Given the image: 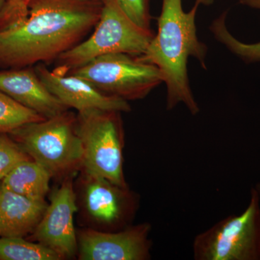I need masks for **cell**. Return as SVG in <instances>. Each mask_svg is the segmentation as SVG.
Returning a JSON list of instances; mask_svg holds the SVG:
<instances>
[{"instance_id": "1", "label": "cell", "mask_w": 260, "mask_h": 260, "mask_svg": "<svg viewBox=\"0 0 260 260\" xmlns=\"http://www.w3.org/2000/svg\"><path fill=\"white\" fill-rule=\"evenodd\" d=\"M101 0H32L23 21L0 30V68L57 59L96 25Z\"/></svg>"}, {"instance_id": "2", "label": "cell", "mask_w": 260, "mask_h": 260, "mask_svg": "<svg viewBox=\"0 0 260 260\" xmlns=\"http://www.w3.org/2000/svg\"><path fill=\"white\" fill-rule=\"evenodd\" d=\"M212 2L196 0L192 9L185 13L181 0H162L158 32L145 52L138 56L140 61L155 65L161 73L167 85L168 110L182 104L192 115L200 112L188 79L187 61L192 56L206 68L208 49L198 39L195 18L200 5H209Z\"/></svg>"}, {"instance_id": "3", "label": "cell", "mask_w": 260, "mask_h": 260, "mask_svg": "<svg viewBox=\"0 0 260 260\" xmlns=\"http://www.w3.org/2000/svg\"><path fill=\"white\" fill-rule=\"evenodd\" d=\"M8 135L52 177L73 176L83 168V147L73 113L25 124Z\"/></svg>"}, {"instance_id": "4", "label": "cell", "mask_w": 260, "mask_h": 260, "mask_svg": "<svg viewBox=\"0 0 260 260\" xmlns=\"http://www.w3.org/2000/svg\"><path fill=\"white\" fill-rule=\"evenodd\" d=\"M101 1L102 13L93 34L56 59L58 66L55 69L63 74L107 54L142 55L153 39L152 30L135 23L121 9L117 0Z\"/></svg>"}, {"instance_id": "5", "label": "cell", "mask_w": 260, "mask_h": 260, "mask_svg": "<svg viewBox=\"0 0 260 260\" xmlns=\"http://www.w3.org/2000/svg\"><path fill=\"white\" fill-rule=\"evenodd\" d=\"M77 131L83 147V172L128 187L123 169L124 133L121 112L90 110L78 113Z\"/></svg>"}, {"instance_id": "6", "label": "cell", "mask_w": 260, "mask_h": 260, "mask_svg": "<svg viewBox=\"0 0 260 260\" xmlns=\"http://www.w3.org/2000/svg\"><path fill=\"white\" fill-rule=\"evenodd\" d=\"M195 260H260V200L254 187L246 209L194 237Z\"/></svg>"}, {"instance_id": "7", "label": "cell", "mask_w": 260, "mask_h": 260, "mask_svg": "<svg viewBox=\"0 0 260 260\" xmlns=\"http://www.w3.org/2000/svg\"><path fill=\"white\" fill-rule=\"evenodd\" d=\"M69 73L87 80L103 93L126 102L144 99L164 83L155 65L123 53L99 56Z\"/></svg>"}, {"instance_id": "8", "label": "cell", "mask_w": 260, "mask_h": 260, "mask_svg": "<svg viewBox=\"0 0 260 260\" xmlns=\"http://www.w3.org/2000/svg\"><path fill=\"white\" fill-rule=\"evenodd\" d=\"M82 188V204L92 222L105 232H116L132 225L139 198L129 187L83 172Z\"/></svg>"}, {"instance_id": "9", "label": "cell", "mask_w": 260, "mask_h": 260, "mask_svg": "<svg viewBox=\"0 0 260 260\" xmlns=\"http://www.w3.org/2000/svg\"><path fill=\"white\" fill-rule=\"evenodd\" d=\"M150 223L130 225L116 232L85 229L77 233L80 260H148L153 242Z\"/></svg>"}, {"instance_id": "10", "label": "cell", "mask_w": 260, "mask_h": 260, "mask_svg": "<svg viewBox=\"0 0 260 260\" xmlns=\"http://www.w3.org/2000/svg\"><path fill=\"white\" fill-rule=\"evenodd\" d=\"M73 177L64 178L61 186L53 192L50 204L30 237L54 251L61 259H70L78 254L74 225L78 206Z\"/></svg>"}, {"instance_id": "11", "label": "cell", "mask_w": 260, "mask_h": 260, "mask_svg": "<svg viewBox=\"0 0 260 260\" xmlns=\"http://www.w3.org/2000/svg\"><path fill=\"white\" fill-rule=\"evenodd\" d=\"M36 73L48 90L65 106L78 113L90 110L129 112L128 102L103 93L87 80L56 69L50 70L42 63L34 68Z\"/></svg>"}, {"instance_id": "12", "label": "cell", "mask_w": 260, "mask_h": 260, "mask_svg": "<svg viewBox=\"0 0 260 260\" xmlns=\"http://www.w3.org/2000/svg\"><path fill=\"white\" fill-rule=\"evenodd\" d=\"M0 90L46 119L68 111V108L48 90L34 68L0 72Z\"/></svg>"}, {"instance_id": "13", "label": "cell", "mask_w": 260, "mask_h": 260, "mask_svg": "<svg viewBox=\"0 0 260 260\" xmlns=\"http://www.w3.org/2000/svg\"><path fill=\"white\" fill-rule=\"evenodd\" d=\"M47 205L46 201H36L8 190L0 182V238L31 234Z\"/></svg>"}, {"instance_id": "14", "label": "cell", "mask_w": 260, "mask_h": 260, "mask_svg": "<svg viewBox=\"0 0 260 260\" xmlns=\"http://www.w3.org/2000/svg\"><path fill=\"white\" fill-rule=\"evenodd\" d=\"M51 178L52 176L45 168L29 159L18 164L0 182L8 190L44 202L49 191Z\"/></svg>"}, {"instance_id": "15", "label": "cell", "mask_w": 260, "mask_h": 260, "mask_svg": "<svg viewBox=\"0 0 260 260\" xmlns=\"http://www.w3.org/2000/svg\"><path fill=\"white\" fill-rule=\"evenodd\" d=\"M60 256L40 243L23 237L0 238V260H60Z\"/></svg>"}, {"instance_id": "16", "label": "cell", "mask_w": 260, "mask_h": 260, "mask_svg": "<svg viewBox=\"0 0 260 260\" xmlns=\"http://www.w3.org/2000/svg\"><path fill=\"white\" fill-rule=\"evenodd\" d=\"M45 119L0 90V134H9L25 124Z\"/></svg>"}, {"instance_id": "17", "label": "cell", "mask_w": 260, "mask_h": 260, "mask_svg": "<svg viewBox=\"0 0 260 260\" xmlns=\"http://www.w3.org/2000/svg\"><path fill=\"white\" fill-rule=\"evenodd\" d=\"M225 18L226 13H224L210 26V30L215 39L245 62L260 61V42L249 44L239 42L228 30Z\"/></svg>"}, {"instance_id": "18", "label": "cell", "mask_w": 260, "mask_h": 260, "mask_svg": "<svg viewBox=\"0 0 260 260\" xmlns=\"http://www.w3.org/2000/svg\"><path fill=\"white\" fill-rule=\"evenodd\" d=\"M30 157L8 134H0V181L18 164Z\"/></svg>"}, {"instance_id": "19", "label": "cell", "mask_w": 260, "mask_h": 260, "mask_svg": "<svg viewBox=\"0 0 260 260\" xmlns=\"http://www.w3.org/2000/svg\"><path fill=\"white\" fill-rule=\"evenodd\" d=\"M32 0H7L0 14V30L23 21L28 14Z\"/></svg>"}, {"instance_id": "20", "label": "cell", "mask_w": 260, "mask_h": 260, "mask_svg": "<svg viewBox=\"0 0 260 260\" xmlns=\"http://www.w3.org/2000/svg\"><path fill=\"white\" fill-rule=\"evenodd\" d=\"M121 9L135 23L150 30V0H117Z\"/></svg>"}, {"instance_id": "21", "label": "cell", "mask_w": 260, "mask_h": 260, "mask_svg": "<svg viewBox=\"0 0 260 260\" xmlns=\"http://www.w3.org/2000/svg\"><path fill=\"white\" fill-rule=\"evenodd\" d=\"M239 3L250 8L260 10V0H239Z\"/></svg>"}, {"instance_id": "22", "label": "cell", "mask_w": 260, "mask_h": 260, "mask_svg": "<svg viewBox=\"0 0 260 260\" xmlns=\"http://www.w3.org/2000/svg\"><path fill=\"white\" fill-rule=\"evenodd\" d=\"M254 188L255 189L256 192H257L258 196H259L260 200V182L256 183Z\"/></svg>"}, {"instance_id": "23", "label": "cell", "mask_w": 260, "mask_h": 260, "mask_svg": "<svg viewBox=\"0 0 260 260\" xmlns=\"http://www.w3.org/2000/svg\"><path fill=\"white\" fill-rule=\"evenodd\" d=\"M7 0H0V14H1L2 11L4 8L5 3H6Z\"/></svg>"}, {"instance_id": "24", "label": "cell", "mask_w": 260, "mask_h": 260, "mask_svg": "<svg viewBox=\"0 0 260 260\" xmlns=\"http://www.w3.org/2000/svg\"><path fill=\"white\" fill-rule=\"evenodd\" d=\"M90 1H92V0H90Z\"/></svg>"}]
</instances>
